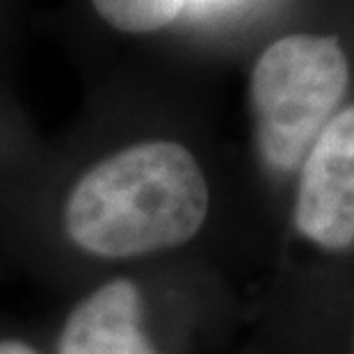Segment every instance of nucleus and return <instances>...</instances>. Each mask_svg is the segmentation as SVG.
<instances>
[{
	"instance_id": "7ed1b4c3",
	"label": "nucleus",
	"mask_w": 354,
	"mask_h": 354,
	"mask_svg": "<svg viewBox=\"0 0 354 354\" xmlns=\"http://www.w3.org/2000/svg\"><path fill=\"white\" fill-rule=\"evenodd\" d=\"M277 274L247 354H266L311 306L329 268L354 256V103L308 149L286 197L274 240Z\"/></svg>"
},
{
	"instance_id": "20e7f679",
	"label": "nucleus",
	"mask_w": 354,
	"mask_h": 354,
	"mask_svg": "<svg viewBox=\"0 0 354 354\" xmlns=\"http://www.w3.org/2000/svg\"><path fill=\"white\" fill-rule=\"evenodd\" d=\"M350 78L348 53L331 35L279 37L252 66L250 112L263 183L261 227L272 250L292 178L318 135L343 110Z\"/></svg>"
},
{
	"instance_id": "39448f33",
	"label": "nucleus",
	"mask_w": 354,
	"mask_h": 354,
	"mask_svg": "<svg viewBox=\"0 0 354 354\" xmlns=\"http://www.w3.org/2000/svg\"><path fill=\"white\" fill-rule=\"evenodd\" d=\"M110 28L126 35H151L171 26L185 10V0H92Z\"/></svg>"
},
{
	"instance_id": "f03ea898",
	"label": "nucleus",
	"mask_w": 354,
	"mask_h": 354,
	"mask_svg": "<svg viewBox=\"0 0 354 354\" xmlns=\"http://www.w3.org/2000/svg\"><path fill=\"white\" fill-rule=\"evenodd\" d=\"M227 268L169 261L119 270L59 295L46 354H203L236 325Z\"/></svg>"
},
{
	"instance_id": "f257e3e1",
	"label": "nucleus",
	"mask_w": 354,
	"mask_h": 354,
	"mask_svg": "<svg viewBox=\"0 0 354 354\" xmlns=\"http://www.w3.org/2000/svg\"><path fill=\"white\" fill-rule=\"evenodd\" d=\"M243 236L259 238L250 215L176 135H135L66 167L0 178V250L57 297L156 263L227 268Z\"/></svg>"
},
{
	"instance_id": "423d86ee",
	"label": "nucleus",
	"mask_w": 354,
	"mask_h": 354,
	"mask_svg": "<svg viewBox=\"0 0 354 354\" xmlns=\"http://www.w3.org/2000/svg\"><path fill=\"white\" fill-rule=\"evenodd\" d=\"M250 3V0H185V10L192 12L194 19L203 17H220V14L236 12L240 5Z\"/></svg>"
},
{
	"instance_id": "0eeeda50",
	"label": "nucleus",
	"mask_w": 354,
	"mask_h": 354,
	"mask_svg": "<svg viewBox=\"0 0 354 354\" xmlns=\"http://www.w3.org/2000/svg\"><path fill=\"white\" fill-rule=\"evenodd\" d=\"M345 354H354V297L350 306V320H348V345H345Z\"/></svg>"
}]
</instances>
